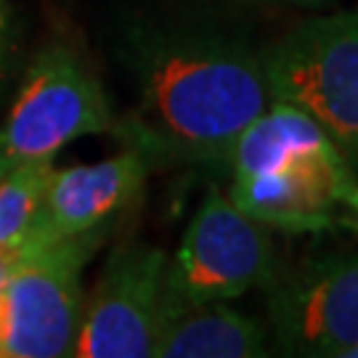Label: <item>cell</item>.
I'll return each instance as SVG.
<instances>
[{"label":"cell","instance_id":"3957f363","mask_svg":"<svg viewBox=\"0 0 358 358\" xmlns=\"http://www.w3.org/2000/svg\"><path fill=\"white\" fill-rule=\"evenodd\" d=\"M109 229L27 250L0 282V358L72 356L83 316V271Z\"/></svg>","mask_w":358,"mask_h":358},{"label":"cell","instance_id":"ba28073f","mask_svg":"<svg viewBox=\"0 0 358 358\" xmlns=\"http://www.w3.org/2000/svg\"><path fill=\"white\" fill-rule=\"evenodd\" d=\"M229 199L266 226L319 231L343 223L337 207L358 210V183L334 141H324L273 170L234 178Z\"/></svg>","mask_w":358,"mask_h":358},{"label":"cell","instance_id":"7a4b0ae2","mask_svg":"<svg viewBox=\"0 0 358 358\" xmlns=\"http://www.w3.org/2000/svg\"><path fill=\"white\" fill-rule=\"evenodd\" d=\"M263 72L271 101L313 117L358 170V11L294 27L263 53Z\"/></svg>","mask_w":358,"mask_h":358},{"label":"cell","instance_id":"8fae6325","mask_svg":"<svg viewBox=\"0 0 358 358\" xmlns=\"http://www.w3.org/2000/svg\"><path fill=\"white\" fill-rule=\"evenodd\" d=\"M53 159L27 162L0 178V244H24L35 226Z\"/></svg>","mask_w":358,"mask_h":358},{"label":"cell","instance_id":"9c48e42d","mask_svg":"<svg viewBox=\"0 0 358 358\" xmlns=\"http://www.w3.org/2000/svg\"><path fill=\"white\" fill-rule=\"evenodd\" d=\"M149 165L138 149L125 146L117 157L93 165L53 167L27 247L38 250L88 231L112 229L117 217L141 199Z\"/></svg>","mask_w":358,"mask_h":358},{"label":"cell","instance_id":"5bb4252c","mask_svg":"<svg viewBox=\"0 0 358 358\" xmlns=\"http://www.w3.org/2000/svg\"><path fill=\"white\" fill-rule=\"evenodd\" d=\"M343 358H358V345H356V348H350V350H348V353H345Z\"/></svg>","mask_w":358,"mask_h":358},{"label":"cell","instance_id":"52a82bcc","mask_svg":"<svg viewBox=\"0 0 358 358\" xmlns=\"http://www.w3.org/2000/svg\"><path fill=\"white\" fill-rule=\"evenodd\" d=\"M268 316L289 356L343 358L358 345V255H327L268 284Z\"/></svg>","mask_w":358,"mask_h":358},{"label":"cell","instance_id":"277c9868","mask_svg":"<svg viewBox=\"0 0 358 358\" xmlns=\"http://www.w3.org/2000/svg\"><path fill=\"white\" fill-rule=\"evenodd\" d=\"M117 117L99 77L66 45H51L27 66L0 122V178L27 162L53 159L83 136L115 133Z\"/></svg>","mask_w":358,"mask_h":358},{"label":"cell","instance_id":"5b68a950","mask_svg":"<svg viewBox=\"0 0 358 358\" xmlns=\"http://www.w3.org/2000/svg\"><path fill=\"white\" fill-rule=\"evenodd\" d=\"M276 276L268 226L210 186L178 252L167 257L165 310L234 300L257 287L268 289Z\"/></svg>","mask_w":358,"mask_h":358},{"label":"cell","instance_id":"4fadbf2b","mask_svg":"<svg viewBox=\"0 0 358 358\" xmlns=\"http://www.w3.org/2000/svg\"><path fill=\"white\" fill-rule=\"evenodd\" d=\"M27 250H32V247H24V244H0V282L27 255Z\"/></svg>","mask_w":358,"mask_h":358},{"label":"cell","instance_id":"30bf717a","mask_svg":"<svg viewBox=\"0 0 358 358\" xmlns=\"http://www.w3.org/2000/svg\"><path fill=\"white\" fill-rule=\"evenodd\" d=\"M268 353V329L260 321L217 303L167 308L157 358H257Z\"/></svg>","mask_w":358,"mask_h":358},{"label":"cell","instance_id":"6da1fadb","mask_svg":"<svg viewBox=\"0 0 358 358\" xmlns=\"http://www.w3.org/2000/svg\"><path fill=\"white\" fill-rule=\"evenodd\" d=\"M136 109L115 133L152 162L229 167L242 130L266 112L263 53L207 29L146 32L130 48Z\"/></svg>","mask_w":358,"mask_h":358},{"label":"cell","instance_id":"7c38bea8","mask_svg":"<svg viewBox=\"0 0 358 358\" xmlns=\"http://www.w3.org/2000/svg\"><path fill=\"white\" fill-rule=\"evenodd\" d=\"M13 40H16V32L11 24V11H8V3L0 0V93L8 83V75H11Z\"/></svg>","mask_w":358,"mask_h":358},{"label":"cell","instance_id":"8992f818","mask_svg":"<svg viewBox=\"0 0 358 358\" xmlns=\"http://www.w3.org/2000/svg\"><path fill=\"white\" fill-rule=\"evenodd\" d=\"M167 255L149 244H120L83 303L75 358H149L165 319Z\"/></svg>","mask_w":358,"mask_h":358}]
</instances>
